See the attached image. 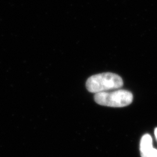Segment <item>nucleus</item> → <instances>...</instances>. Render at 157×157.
Here are the masks:
<instances>
[{"label":"nucleus","mask_w":157,"mask_h":157,"mask_svg":"<svg viewBox=\"0 0 157 157\" xmlns=\"http://www.w3.org/2000/svg\"><path fill=\"white\" fill-rule=\"evenodd\" d=\"M154 133H155V137H156V139L157 140V128L155 129V131H154Z\"/></svg>","instance_id":"nucleus-4"},{"label":"nucleus","mask_w":157,"mask_h":157,"mask_svg":"<svg viewBox=\"0 0 157 157\" xmlns=\"http://www.w3.org/2000/svg\"><path fill=\"white\" fill-rule=\"evenodd\" d=\"M123 84V80L119 75L107 72L91 76L86 82V87L89 91L96 94L119 89Z\"/></svg>","instance_id":"nucleus-1"},{"label":"nucleus","mask_w":157,"mask_h":157,"mask_svg":"<svg viewBox=\"0 0 157 157\" xmlns=\"http://www.w3.org/2000/svg\"><path fill=\"white\" fill-rule=\"evenodd\" d=\"M141 157H157V150L152 147V139L148 134L141 138L140 144Z\"/></svg>","instance_id":"nucleus-3"},{"label":"nucleus","mask_w":157,"mask_h":157,"mask_svg":"<svg viewBox=\"0 0 157 157\" xmlns=\"http://www.w3.org/2000/svg\"><path fill=\"white\" fill-rule=\"evenodd\" d=\"M133 98L132 93L124 90L101 92L94 95V100L98 104L111 107L128 106L132 102Z\"/></svg>","instance_id":"nucleus-2"}]
</instances>
